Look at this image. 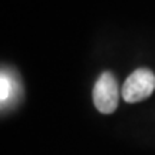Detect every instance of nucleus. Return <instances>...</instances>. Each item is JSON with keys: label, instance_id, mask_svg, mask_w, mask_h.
I'll use <instances>...</instances> for the list:
<instances>
[{"label": "nucleus", "instance_id": "nucleus-1", "mask_svg": "<svg viewBox=\"0 0 155 155\" xmlns=\"http://www.w3.org/2000/svg\"><path fill=\"white\" fill-rule=\"evenodd\" d=\"M155 91V73L147 68L134 71L122 85V98L129 102H139L150 98Z\"/></svg>", "mask_w": 155, "mask_h": 155}, {"label": "nucleus", "instance_id": "nucleus-2", "mask_svg": "<svg viewBox=\"0 0 155 155\" xmlns=\"http://www.w3.org/2000/svg\"><path fill=\"white\" fill-rule=\"evenodd\" d=\"M94 104L102 114H112L119 104L118 81L111 72H104L94 88Z\"/></svg>", "mask_w": 155, "mask_h": 155}, {"label": "nucleus", "instance_id": "nucleus-3", "mask_svg": "<svg viewBox=\"0 0 155 155\" xmlns=\"http://www.w3.org/2000/svg\"><path fill=\"white\" fill-rule=\"evenodd\" d=\"M0 86H2V89H0V92H2V95H0V99H2V104H5L6 101L10 98V95H12L10 78L7 76L5 72H2V78H0Z\"/></svg>", "mask_w": 155, "mask_h": 155}]
</instances>
